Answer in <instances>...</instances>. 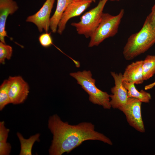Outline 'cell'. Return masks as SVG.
<instances>
[{"instance_id":"obj_24","label":"cell","mask_w":155,"mask_h":155,"mask_svg":"<svg viewBox=\"0 0 155 155\" xmlns=\"http://www.w3.org/2000/svg\"><path fill=\"white\" fill-rule=\"evenodd\" d=\"M75 1H90L92 2H95L96 0H74Z\"/></svg>"},{"instance_id":"obj_5","label":"cell","mask_w":155,"mask_h":155,"mask_svg":"<svg viewBox=\"0 0 155 155\" xmlns=\"http://www.w3.org/2000/svg\"><path fill=\"white\" fill-rule=\"evenodd\" d=\"M108 0H100L96 7L81 17L79 22L71 23L75 28L78 34L83 35L86 38H90L99 24L104 7Z\"/></svg>"},{"instance_id":"obj_19","label":"cell","mask_w":155,"mask_h":155,"mask_svg":"<svg viewBox=\"0 0 155 155\" xmlns=\"http://www.w3.org/2000/svg\"><path fill=\"white\" fill-rule=\"evenodd\" d=\"M38 40L41 45L45 48L49 47L53 44V39L51 34L47 32L40 34Z\"/></svg>"},{"instance_id":"obj_6","label":"cell","mask_w":155,"mask_h":155,"mask_svg":"<svg viewBox=\"0 0 155 155\" xmlns=\"http://www.w3.org/2000/svg\"><path fill=\"white\" fill-rule=\"evenodd\" d=\"M142 102L133 97H129L125 105L120 110L125 115L130 126L137 131L145 132V128L141 113Z\"/></svg>"},{"instance_id":"obj_25","label":"cell","mask_w":155,"mask_h":155,"mask_svg":"<svg viewBox=\"0 0 155 155\" xmlns=\"http://www.w3.org/2000/svg\"><path fill=\"white\" fill-rule=\"evenodd\" d=\"M109 0L111 1H119L120 0Z\"/></svg>"},{"instance_id":"obj_12","label":"cell","mask_w":155,"mask_h":155,"mask_svg":"<svg viewBox=\"0 0 155 155\" xmlns=\"http://www.w3.org/2000/svg\"><path fill=\"white\" fill-rule=\"evenodd\" d=\"M142 63L143 60H139L128 65L123 74V81L137 84L142 83L144 81Z\"/></svg>"},{"instance_id":"obj_16","label":"cell","mask_w":155,"mask_h":155,"mask_svg":"<svg viewBox=\"0 0 155 155\" xmlns=\"http://www.w3.org/2000/svg\"><path fill=\"white\" fill-rule=\"evenodd\" d=\"M142 69L144 80H148L155 74V55L146 56L143 60Z\"/></svg>"},{"instance_id":"obj_21","label":"cell","mask_w":155,"mask_h":155,"mask_svg":"<svg viewBox=\"0 0 155 155\" xmlns=\"http://www.w3.org/2000/svg\"><path fill=\"white\" fill-rule=\"evenodd\" d=\"M11 149V146L9 143H0V155H9Z\"/></svg>"},{"instance_id":"obj_20","label":"cell","mask_w":155,"mask_h":155,"mask_svg":"<svg viewBox=\"0 0 155 155\" xmlns=\"http://www.w3.org/2000/svg\"><path fill=\"white\" fill-rule=\"evenodd\" d=\"M9 132V129L5 126L4 121L0 122V143L7 142V139Z\"/></svg>"},{"instance_id":"obj_23","label":"cell","mask_w":155,"mask_h":155,"mask_svg":"<svg viewBox=\"0 0 155 155\" xmlns=\"http://www.w3.org/2000/svg\"><path fill=\"white\" fill-rule=\"evenodd\" d=\"M155 86V81L153 82L146 86L144 87L145 90H148L152 88Z\"/></svg>"},{"instance_id":"obj_4","label":"cell","mask_w":155,"mask_h":155,"mask_svg":"<svg viewBox=\"0 0 155 155\" xmlns=\"http://www.w3.org/2000/svg\"><path fill=\"white\" fill-rule=\"evenodd\" d=\"M124 13L123 9L115 16L103 13L98 27L90 37L88 46H97L106 39L115 35Z\"/></svg>"},{"instance_id":"obj_7","label":"cell","mask_w":155,"mask_h":155,"mask_svg":"<svg viewBox=\"0 0 155 155\" xmlns=\"http://www.w3.org/2000/svg\"><path fill=\"white\" fill-rule=\"evenodd\" d=\"M9 96L10 102L14 104L23 103L29 92L28 83L20 76H9Z\"/></svg>"},{"instance_id":"obj_2","label":"cell","mask_w":155,"mask_h":155,"mask_svg":"<svg viewBox=\"0 0 155 155\" xmlns=\"http://www.w3.org/2000/svg\"><path fill=\"white\" fill-rule=\"evenodd\" d=\"M155 43V29L146 17L142 27L128 38L123 54L127 60H132L150 49Z\"/></svg>"},{"instance_id":"obj_13","label":"cell","mask_w":155,"mask_h":155,"mask_svg":"<svg viewBox=\"0 0 155 155\" xmlns=\"http://www.w3.org/2000/svg\"><path fill=\"white\" fill-rule=\"evenodd\" d=\"M74 0H57L55 11L51 18L50 28L52 32L55 33L61 16L68 6Z\"/></svg>"},{"instance_id":"obj_8","label":"cell","mask_w":155,"mask_h":155,"mask_svg":"<svg viewBox=\"0 0 155 155\" xmlns=\"http://www.w3.org/2000/svg\"><path fill=\"white\" fill-rule=\"evenodd\" d=\"M114 78L115 86L111 89L112 94L110 95L111 107L120 110L126 104L128 98L127 90L123 84V74L111 72Z\"/></svg>"},{"instance_id":"obj_15","label":"cell","mask_w":155,"mask_h":155,"mask_svg":"<svg viewBox=\"0 0 155 155\" xmlns=\"http://www.w3.org/2000/svg\"><path fill=\"white\" fill-rule=\"evenodd\" d=\"M17 136L20 144V155H32L33 146L36 141H39L40 134L39 133L31 136L28 139H26L19 132L17 133Z\"/></svg>"},{"instance_id":"obj_11","label":"cell","mask_w":155,"mask_h":155,"mask_svg":"<svg viewBox=\"0 0 155 155\" xmlns=\"http://www.w3.org/2000/svg\"><path fill=\"white\" fill-rule=\"evenodd\" d=\"M18 7L13 0H0V40L5 44V37H8L5 30L6 21L9 15H12Z\"/></svg>"},{"instance_id":"obj_17","label":"cell","mask_w":155,"mask_h":155,"mask_svg":"<svg viewBox=\"0 0 155 155\" xmlns=\"http://www.w3.org/2000/svg\"><path fill=\"white\" fill-rule=\"evenodd\" d=\"M9 81L8 79L4 80L0 86V110L2 111L8 104L10 103L9 96Z\"/></svg>"},{"instance_id":"obj_22","label":"cell","mask_w":155,"mask_h":155,"mask_svg":"<svg viewBox=\"0 0 155 155\" xmlns=\"http://www.w3.org/2000/svg\"><path fill=\"white\" fill-rule=\"evenodd\" d=\"M147 17L151 25L155 29V4L152 8L151 12Z\"/></svg>"},{"instance_id":"obj_3","label":"cell","mask_w":155,"mask_h":155,"mask_svg":"<svg viewBox=\"0 0 155 155\" xmlns=\"http://www.w3.org/2000/svg\"><path fill=\"white\" fill-rule=\"evenodd\" d=\"M70 75L75 78L77 83L89 95V100L93 104L102 106L105 109L111 107L110 97L107 92L98 88L95 85V80L92 78L90 71L84 70L71 73Z\"/></svg>"},{"instance_id":"obj_9","label":"cell","mask_w":155,"mask_h":155,"mask_svg":"<svg viewBox=\"0 0 155 155\" xmlns=\"http://www.w3.org/2000/svg\"><path fill=\"white\" fill-rule=\"evenodd\" d=\"M55 0H46L42 7L35 14L27 17L26 21L32 22L40 32L44 30L47 32L50 26V16Z\"/></svg>"},{"instance_id":"obj_1","label":"cell","mask_w":155,"mask_h":155,"mask_svg":"<svg viewBox=\"0 0 155 155\" xmlns=\"http://www.w3.org/2000/svg\"><path fill=\"white\" fill-rule=\"evenodd\" d=\"M48 126L53 135L49 150L50 155L69 153L88 140H98L113 145L110 139L95 131L94 125L90 122H82L72 125L63 121L58 115L54 114L49 117Z\"/></svg>"},{"instance_id":"obj_14","label":"cell","mask_w":155,"mask_h":155,"mask_svg":"<svg viewBox=\"0 0 155 155\" xmlns=\"http://www.w3.org/2000/svg\"><path fill=\"white\" fill-rule=\"evenodd\" d=\"M123 84L125 88L127 90L128 97H133L136 98L142 102L148 103L151 99V96L150 93L143 90L138 91L136 88L133 83L123 82Z\"/></svg>"},{"instance_id":"obj_10","label":"cell","mask_w":155,"mask_h":155,"mask_svg":"<svg viewBox=\"0 0 155 155\" xmlns=\"http://www.w3.org/2000/svg\"><path fill=\"white\" fill-rule=\"evenodd\" d=\"M92 3L90 1H74L70 3L63 12L59 22L57 30L58 33L61 34L68 21L72 18L80 15Z\"/></svg>"},{"instance_id":"obj_18","label":"cell","mask_w":155,"mask_h":155,"mask_svg":"<svg viewBox=\"0 0 155 155\" xmlns=\"http://www.w3.org/2000/svg\"><path fill=\"white\" fill-rule=\"evenodd\" d=\"M13 52L12 47L2 42H0V63L4 64L5 59L9 60Z\"/></svg>"}]
</instances>
